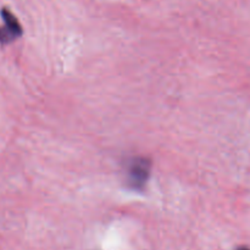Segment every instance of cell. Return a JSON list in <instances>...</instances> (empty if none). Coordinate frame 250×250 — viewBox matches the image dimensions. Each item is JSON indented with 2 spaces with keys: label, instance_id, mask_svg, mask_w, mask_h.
Instances as JSON below:
<instances>
[{
  "label": "cell",
  "instance_id": "2",
  "mask_svg": "<svg viewBox=\"0 0 250 250\" xmlns=\"http://www.w3.org/2000/svg\"><path fill=\"white\" fill-rule=\"evenodd\" d=\"M1 17L4 26L0 27V43L9 44L22 34V27L19 20L9 9H1Z\"/></svg>",
  "mask_w": 250,
  "mask_h": 250
},
{
  "label": "cell",
  "instance_id": "1",
  "mask_svg": "<svg viewBox=\"0 0 250 250\" xmlns=\"http://www.w3.org/2000/svg\"><path fill=\"white\" fill-rule=\"evenodd\" d=\"M150 161L143 156H134L125 165L126 183L132 189H143L150 175Z\"/></svg>",
  "mask_w": 250,
  "mask_h": 250
},
{
  "label": "cell",
  "instance_id": "3",
  "mask_svg": "<svg viewBox=\"0 0 250 250\" xmlns=\"http://www.w3.org/2000/svg\"><path fill=\"white\" fill-rule=\"evenodd\" d=\"M237 250H250L249 248H246V247H242V248H239V249H237Z\"/></svg>",
  "mask_w": 250,
  "mask_h": 250
}]
</instances>
